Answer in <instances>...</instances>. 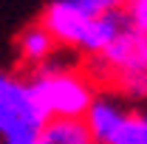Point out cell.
I'll use <instances>...</instances> for the list:
<instances>
[{
  "label": "cell",
  "instance_id": "cell-3",
  "mask_svg": "<svg viewBox=\"0 0 147 144\" xmlns=\"http://www.w3.org/2000/svg\"><path fill=\"white\" fill-rule=\"evenodd\" d=\"M125 26H127L125 11H108L102 17L88 20L85 28H82V34H79V40H76V45H74V51H79L85 59L99 57L116 37L125 31Z\"/></svg>",
  "mask_w": 147,
  "mask_h": 144
},
{
  "label": "cell",
  "instance_id": "cell-1",
  "mask_svg": "<svg viewBox=\"0 0 147 144\" xmlns=\"http://www.w3.org/2000/svg\"><path fill=\"white\" fill-rule=\"evenodd\" d=\"M28 88L45 119H82L99 93L82 65L59 59L57 54L34 68L28 76Z\"/></svg>",
  "mask_w": 147,
  "mask_h": 144
},
{
  "label": "cell",
  "instance_id": "cell-4",
  "mask_svg": "<svg viewBox=\"0 0 147 144\" xmlns=\"http://www.w3.org/2000/svg\"><path fill=\"white\" fill-rule=\"evenodd\" d=\"M17 51H20V59H23L26 65L37 68V65L48 62V59L57 54V42L51 40V34L37 23V26H28V28L17 37Z\"/></svg>",
  "mask_w": 147,
  "mask_h": 144
},
{
  "label": "cell",
  "instance_id": "cell-5",
  "mask_svg": "<svg viewBox=\"0 0 147 144\" xmlns=\"http://www.w3.org/2000/svg\"><path fill=\"white\" fill-rule=\"evenodd\" d=\"M34 144H93L82 119H48Z\"/></svg>",
  "mask_w": 147,
  "mask_h": 144
},
{
  "label": "cell",
  "instance_id": "cell-7",
  "mask_svg": "<svg viewBox=\"0 0 147 144\" xmlns=\"http://www.w3.org/2000/svg\"><path fill=\"white\" fill-rule=\"evenodd\" d=\"M125 3L127 0H62V6L82 23H88L93 17H102L108 11H122Z\"/></svg>",
  "mask_w": 147,
  "mask_h": 144
},
{
  "label": "cell",
  "instance_id": "cell-9",
  "mask_svg": "<svg viewBox=\"0 0 147 144\" xmlns=\"http://www.w3.org/2000/svg\"><path fill=\"white\" fill-rule=\"evenodd\" d=\"M0 144H3V141H0Z\"/></svg>",
  "mask_w": 147,
  "mask_h": 144
},
{
  "label": "cell",
  "instance_id": "cell-8",
  "mask_svg": "<svg viewBox=\"0 0 147 144\" xmlns=\"http://www.w3.org/2000/svg\"><path fill=\"white\" fill-rule=\"evenodd\" d=\"M110 88L116 90V96L122 99H136V102H147V68L144 71L122 73L110 82Z\"/></svg>",
  "mask_w": 147,
  "mask_h": 144
},
{
  "label": "cell",
  "instance_id": "cell-6",
  "mask_svg": "<svg viewBox=\"0 0 147 144\" xmlns=\"http://www.w3.org/2000/svg\"><path fill=\"white\" fill-rule=\"evenodd\" d=\"M105 144H147V108L144 110L127 108V113L110 130Z\"/></svg>",
  "mask_w": 147,
  "mask_h": 144
},
{
  "label": "cell",
  "instance_id": "cell-2",
  "mask_svg": "<svg viewBox=\"0 0 147 144\" xmlns=\"http://www.w3.org/2000/svg\"><path fill=\"white\" fill-rule=\"evenodd\" d=\"M28 79L0 71V139L3 144H34L45 124Z\"/></svg>",
  "mask_w": 147,
  "mask_h": 144
}]
</instances>
